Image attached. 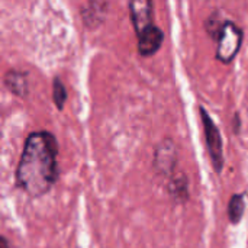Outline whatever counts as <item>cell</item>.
<instances>
[{"instance_id": "cell-1", "label": "cell", "mask_w": 248, "mask_h": 248, "mask_svg": "<svg viewBox=\"0 0 248 248\" xmlns=\"http://www.w3.org/2000/svg\"><path fill=\"white\" fill-rule=\"evenodd\" d=\"M58 142L48 131L31 132L16 169V187L31 198H42L58 180Z\"/></svg>"}, {"instance_id": "cell-2", "label": "cell", "mask_w": 248, "mask_h": 248, "mask_svg": "<svg viewBox=\"0 0 248 248\" xmlns=\"http://www.w3.org/2000/svg\"><path fill=\"white\" fill-rule=\"evenodd\" d=\"M199 113H201L205 141H206L208 153H209V157L212 161V167L217 174H221L224 170L225 158H224V142H222L219 128L217 126V124L211 118L209 112L203 106H199Z\"/></svg>"}, {"instance_id": "cell-3", "label": "cell", "mask_w": 248, "mask_h": 248, "mask_svg": "<svg viewBox=\"0 0 248 248\" xmlns=\"http://www.w3.org/2000/svg\"><path fill=\"white\" fill-rule=\"evenodd\" d=\"M244 39L243 29L232 20H227L217 39V60L231 64L238 55Z\"/></svg>"}, {"instance_id": "cell-4", "label": "cell", "mask_w": 248, "mask_h": 248, "mask_svg": "<svg viewBox=\"0 0 248 248\" xmlns=\"http://www.w3.org/2000/svg\"><path fill=\"white\" fill-rule=\"evenodd\" d=\"M179 161V148L171 138L161 140L154 148L153 170L155 174L171 179L176 174V167Z\"/></svg>"}, {"instance_id": "cell-5", "label": "cell", "mask_w": 248, "mask_h": 248, "mask_svg": "<svg viewBox=\"0 0 248 248\" xmlns=\"http://www.w3.org/2000/svg\"><path fill=\"white\" fill-rule=\"evenodd\" d=\"M132 26L138 33L154 23V3L151 0H131L128 3Z\"/></svg>"}, {"instance_id": "cell-6", "label": "cell", "mask_w": 248, "mask_h": 248, "mask_svg": "<svg viewBox=\"0 0 248 248\" xmlns=\"http://www.w3.org/2000/svg\"><path fill=\"white\" fill-rule=\"evenodd\" d=\"M109 6H110L109 1H100V0L83 3L80 7V16L83 19L84 26L87 29H97L99 26H102L106 20Z\"/></svg>"}, {"instance_id": "cell-7", "label": "cell", "mask_w": 248, "mask_h": 248, "mask_svg": "<svg viewBox=\"0 0 248 248\" xmlns=\"http://www.w3.org/2000/svg\"><path fill=\"white\" fill-rule=\"evenodd\" d=\"M137 38H138V44H137L138 54L147 58V57H153L160 51L164 41V32L157 25H153L144 29L141 33H138Z\"/></svg>"}, {"instance_id": "cell-8", "label": "cell", "mask_w": 248, "mask_h": 248, "mask_svg": "<svg viewBox=\"0 0 248 248\" xmlns=\"http://www.w3.org/2000/svg\"><path fill=\"white\" fill-rule=\"evenodd\" d=\"M3 83L4 87L15 94L16 97L25 99L28 97L29 93V81H28V74L15 68H10L6 71L4 77H3Z\"/></svg>"}, {"instance_id": "cell-9", "label": "cell", "mask_w": 248, "mask_h": 248, "mask_svg": "<svg viewBox=\"0 0 248 248\" xmlns=\"http://www.w3.org/2000/svg\"><path fill=\"white\" fill-rule=\"evenodd\" d=\"M167 192L176 203H186L190 198L187 174L176 173L167 183Z\"/></svg>"}, {"instance_id": "cell-10", "label": "cell", "mask_w": 248, "mask_h": 248, "mask_svg": "<svg viewBox=\"0 0 248 248\" xmlns=\"http://www.w3.org/2000/svg\"><path fill=\"white\" fill-rule=\"evenodd\" d=\"M246 212V199L243 193H235L228 202V219L232 225H238Z\"/></svg>"}, {"instance_id": "cell-11", "label": "cell", "mask_w": 248, "mask_h": 248, "mask_svg": "<svg viewBox=\"0 0 248 248\" xmlns=\"http://www.w3.org/2000/svg\"><path fill=\"white\" fill-rule=\"evenodd\" d=\"M225 22H227V19H224L221 10H214V12L206 17V20H205V23H203V28H205L206 33H208L214 41H217L218 36H219L221 29H222L224 25H225Z\"/></svg>"}, {"instance_id": "cell-12", "label": "cell", "mask_w": 248, "mask_h": 248, "mask_svg": "<svg viewBox=\"0 0 248 248\" xmlns=\"http://www.w3.org/2000/svg\"><path fill=\"white\" fill-rule=\"evenodd\" d=\"M67 97H68V93H67V89H65L64 83L61 81V78L55 77L54 81H52V100H54V105H55V108L58 110L64 109Z\"/></svg>"}, {"instance_id": "cell-13", "label": "cell", "mask_w": 248, "mask_h": 248, "mask_svg": "<svg viewBox=\"0 0 248 248\" xmlns=\"http://www.w3.org/2000/svg\"><path fill=\"white\" fill-rule=\"evenodd\" d=\"M241 125H243L241 116H240L238 112H235L234 116H232V131H234L235 135H240V132H241Z\"/></svg>"}, {"instance_id": "cell-14", "label": "cell", "mask_w": 248, "mask_h": 248, "mask_svg": "<svg viewBox=\"0 0 248 248\" xmlns=\"http://www.w3.org/2000/svg\"><path fill=\"white\" fill-rule=\"evenodd\" d=\"M0 248H10V246H9V241L6 240V237H1V244H0Z\"/></svg>"}]
</instances>
